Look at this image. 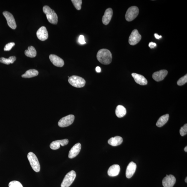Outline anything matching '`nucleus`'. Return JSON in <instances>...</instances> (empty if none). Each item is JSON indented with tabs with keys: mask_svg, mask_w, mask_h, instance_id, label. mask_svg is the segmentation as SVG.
I'll return each mask as SVG.
<instances>
[{
	"mask_svg": "<svg viewBox=\"0 0 187 187\" xmlns=\"http://www.w3.org/2000/svg\"><path fill=\"white\" fill-rule=\"evenodd\" d=\"M97 58L102 64L108 65L111 63L112 56L109 50L103 49L98 51L97 54Z\"/></svg>",
	"mask_w": 187,
	"mask_h": 187,
	"instance_id": "obj_1",
	"label": "nucleus"
},
{
	"mask_svg": "<svg viewBox=\"0 0 187 187\" xmlns=\"http://www.w3.org/2000/svg\"><path fill=\"white\" fill-rule=\"evenodd\" d=\"M43 10L50 23L55 25L57 24L58 16L53 10L51 9L49 6H45L43 7Z\"/></svg>",
	"mask_w": 187,
	"mask_h": 187,
	"instance_id": "obj_2",
	"label": "nucleus"
},
{
	"mask_svg": "<svg viewBox=\"0 0 187 187\" xmlns=\"http://www.w3.org/2000/svg\"><path fill=\"white\" fill-rule=\"evenodd\" d=\"M28 158L32 167L35 172H38L40 170V165L36 155L32 152H29L28 155Z\"/></svg>",
	"mask_w": 187,
	"mask_h": 187,
	"instance_id": "obj_3",
	"label": "nucleus"
},
{
	"mask_svg": "<svg viewBox=\"0 0 187 187\" xmlns=\"http://www.w3.org/2000/svg\"><path fill=\"white\" fill-rule=\"evenodd\" d=\"M68 81L70 84L77 88L83 87L86 83V81L83 78L77 76L70 77Z\"/></svg>",
	"mask_w": 187,
	"mask_h": 187,
	"instance_id": "obj_4",
	"label": "nucleus"
},
{
	"mask_svg": "<svg viewBox=\"0 0 187 187\" xmlns=\"http://www.w3.org/2000/svg\"><path fill=\"white\" fill-rule=\"evenodd\" d=\"M76 173L74 171L68 173L65 176L61 184V187H69L74 181L76 177Z\"/></svg>",
	"mask_w": 187,
	"mask_h": 187,
	"instance_id": "obj_5",
	"label": "nucleus"
},
{
	"mask_svg": "<svg viewBox=\"0 0 187 187\" xmlns=\"http://www.w3.org/2000/svg\"><path fill=\"white\" fill-rule=\"evenodd\" d=\"M139 13V9L137 6H132L128 8L125 15L126 20L128 22L133 21L138 16Z\"/></svg>",
	"mask_w": 187,
	"mask_h": 187,
	"instance_id": "obj_6",
	"label": "nucleus"
},
{
	"mask_svg": "<svg viewBox=\"0 0 187 187\" xmlns=\"http://www.w3.org/2000/svg\"><path fill=\"white\" fill-rule=\"evenodd\" d=\"M75 116L73 115H69L61 118L58 122V125L61 127H66L70 126L73 123Z\"/></svg>",
	"mask_w": 187,
	"mask_h": 187,
	"instance_id": "obj_7",
	"label": "nucleus"
},
{
	"mask_svg": "<svg viewBox=\"0 0 187 187\" xmlns=\"http://www.w3.org/2000/svg\"><path fill=\"white\" fill-rule=\"evenodd\" d=\"M141 39V35L137 30L135 29L132 32L128 39V42L131 46H134L139 42Z\"/></svg>",
	"mask_w": 187,
	"mask_h": 187,
	"instance_id": "obj_8",
	"label": "nucleus"
},
{
	"mask_svg": "<svg viewBox=\"0 0 187 187\" xmlns=\"http://www.w3.org/2000/svg\"><path fill=\"white\" fill-rule=\"evenodd\" d=\"M3 14L5 17L8 26L9 27L13 29H15L17 26L16 24L13 15L7 11L3 12Z\"/></svg>",
	"mask_w": 187,
	"mask_h": 187,
	"instance_id": "obj_9",
	"label": "nucleus"
},
{
	"mask_svg": "<svg viewBox=\"0 0 187 187\" xmlns=\"http://www.w3.org/2000/svg\"><path fill=\"white\" fill-rule=\"evenodd\" d=\"M175 177L172 175H166L163 180V185L164 187H173L176 182Z\"/></svg>",
	"mask_w": 187,
	"mask_h": 187,
	"instance_id": "obj_10",
	"label": "nucleus"
},
{
	"mask_svg": "<svg viewBox=\"0 0 187 187\" xmlns=\"http://www.w3.org/2000/svg\"><path fill=\"white\" fill-rule=\"evenodd\" d=\"M49 59L51 63L55 66L61 67L64 66V62L63 59L56 55L51 54L49 56Z\"/></svg>",
	"mask_w": 187,
	"mask_h": 187,
	"instance_id": "obj_11",
	"label": "nucleus"
},
{
	"mask_svg": "<svg viewBox=\"0 0 187 187\" xmlns=\"http://www.w3.org/2000/svg\"><path fill=\"white\" fill-rule=\"evenodd\" d=\"M36 36L40 40H46L48 38V33L46 28L44 26H42L37 31Z\"/></svg>",
	"mask_w": 187,
	"mask_h": 187,
	"instance_id": "obj_12",
	"label": "nucleus"
},
{
	"mask_svg": "<svg viewBox=\"0 0 187 187\" xmlns=\"http://www.w3.org/2000/svg\"><path fill=\"white\" fill-rule=\"evenodd\" d=\"M69 143V140L68 139H65L61 140H57L53 141L50 145V148L52 150H57L59 149L60 146H63L67 145Z\"/></svg>",
	"mask_w": 187,
	"mask_h": 187,
	"instance_id": "obj_13",
	"label": "nucleus"
},
{
	"mask_svg": "<svg viewBox=\"0 0 187 187\" xmlns=\"http://www.w3.org/2000/svg\"><path fill=\"white\" fill-rule=\"evenodd\" d=\"M168 74V71L166 70H161L153 73V78L156 81H162Z\"/></svg>",
	"mask_w": 187,
	"mask_h": 187,
	"instance_id": "obj_14",
	"label": "nucleus"
},
{
	"mask_svg": "<svg viewBox=\"0 0 187 187\" xmlns=\"http://www.w3.org/2000/svg\"><path fill=\"white\" fill-rule=\"evenodd\" d=\"M113 14V11L112 8H108L106 10L102 19L103 24L107 25L109 24L112 17Z\"/></svg>",
	"mask_w": 187,
	"mask_h": 187,
	"instance_id": "obj_15",
	"label": "nucleus"
},
{
	"mask_svg": "<svg viewBox=\"0 0 187 187\" xmlns=\"http://www.w3.org/2000/svg\"><path fill=\"white\" fill-rule=\"evenodd\" d=\"M81 149V143H76L73 146L70 150L68 157L69 158H73L76 157L79 154Z\"/></svg>",
	"mask_w": 187,
	"mask_h": 187,
	"instance_id": "obj_16",
	"label": "nucleus"
},
{
	"mask_svg": "<svg viewBox=\"0 0 187 187\" xmlns=\"http://www.w3.org/2000/svg\"><path fill=\"white\" fill-rule=\"evenodd\" d=\"M137 165L136 163L132 161L127 167L126 171V176L128 178H131L136 171Z\"/></svg>",
	"mask_w": 187,
	"mask_h": 187,
	"instance_id": "obj_17",
	"label": "nucleus"
},
{
	"mask_svg": "<svg viewBox=\"0 0 187 187\" xmlns=\"http://www.w3.org/2000/svg\"><path fill=\"white\" fill-rule=\"evenodd\" d=\"M132 76L134 78L136 82L138 84L141 85H145L147 84V81L146 78L142 75L133 73H132Z\"/></svg>",
	"mask_w": 187,
	"mask_h": 187,
	"instance_id": "obj_18",
	"label": "nucleus"
},
{
	"mask_svg": "<svg viewBox=\"0 0 187 187\" xmlns=\"http://www.w3.org/2000/svg\"><path fill=\"white\" fill-rule=\"evenodd\" d=\"M120 171V166L118 165H113L110 167L108 170V173L110 176L114 177L117 176Z\"/></svg>",
	"mask_w": 187,
	"mask_h": 187,
	"instance_id": "obj_19",
	"label": "nucleus"
},
{
	"mask_svg": "<svg viewBox=\"0 0 187 187\" xmlns=\"http://www.w3.org/2000/svg\"><path fill=\"white\" fill-rule=\"evenodd\" d=\"M123 142V139L121 137L118 136L111 138L108 140V144L112 146H116L121 145Z\"/></svg>",
	"mask_w": 187,
	"mask_h": 187,
	"instance_id": "obj_20",
	"label": "nucleus"
},
{
	"mask_svg": "<svg viewBox=\"0 0 187 187\" xmlns=\"http://www.w3.org/2000/svg\"><path fill=\"white\" fill-rule=\"evenodd\" d=\"M126 108L121 105H118L116 108V114L117 116L119 118L123 117L126 114Z\"/></svg>",
	"mask_w": 187,
	"mask_h": 187,
	"instance_id": "obj_21",
	"label": "nucleus"
},
{
	"mask_svg": "<svg viewBox=\"0 0 187 187\" xmlns=\"http://www.w3.org/2000/svg\"><path fill=\"white\" fill-rule=\"evenodd\" d=\"M38 74L39 72L37 70L31 69L26 71V73L22 75V77L24 78H31L38 76Z\"/></svg>",
	"mask_w": 187,
	"mask_h": 187,
	"instance_id": "obj_22",
	"label": "nucleus"
},
{
	"mask_svg": "<svg viewBox=\"0 0 187 187\" xmlns=\"http://www.w3.org/2000/svg\"><path fill=\"white\" fill-rule=\"evenodd\" d=\"M169 118V115L166 114L162 116L159 118L156 123V126L158 127H161L167 122Z\"/></svg>",
	"mask_w": 187,
	"mask_h": 187,
	"instance_id": "obj_23",
	"label": "nucleus"
},
{
	"mask_svg": "<svg viewBox=\"0 0 187 187\" xmlns=\"http://www.w3.org/2000/svg\"><path fill=\"white\" fill-rule=\"evenodd\" d=\"M25 54L28 57L34 58L36 56V51L34 47L29 46L28 47V50H25Z\"/></svg>",
	"mask_w": 187,
	"mask_h": 187,
	"instance_id": "obj_24",
	"label": "nucleus"
},
{
	"mask_svg": "<svg viewBox=\"0 0 187 187\" xmlns=\"http://www.w3.org/2000/svg\"><path fill=\"white\" fill-rule=\"evenodd\" d=\"M16 60V57L14 56H11L9 57L8 59L4 58V57H1L0 58V62L4 63L6 65H9L11 63H13Z\"/></svg>",
	"mask_w": 187,
	"mask_h": 187,
	"instance_id": "obj_25",
	"label": "nucleus"
},
{
	"mask_svg": "<svg viewBox=\"0 0 187 187\" xmlns=\"http://www.w3.org/2000/svg\"><path fill=\"white\" fill-rule=\"evenodd\" d=\"M71 1L77 9L78 10L81 9L82 3L81 0H72Z\"/></svg>",
	"mask_w": 187,
	"mask_h": 187,
	"instance_id": "obj_26",
	"label": "nucleus"
},
{
	"mask_svg": "<svg viewBox=\"0 0 187 187\" xmlns=\"http://www.w3.org/2000/svg\"><path fill=\"white\" fill-rule=\"evenodd\" d=\"M187 82V75L180 78L177 82V84L179 86H182L186 83Z\"/></svg>",
	"mask_w": 187,
	"mask_h": 187,
	"instance_id": "obj_27",
	"label": "nucleus"
},
{
	"mask_svg": "<svg viewBox=\"0 0 187 187\" xmlns=\"http://www.w3.org/2000/svg\"><path fill=\"white\" fill-rule=\"evenodd\" d=\"M8 186L9 187H23V185L20 182L16 181L11 182Z\"/></svg>",
	"mask_w": 187,
	"mask_h": 187,
	"instance_id": "obj_28",
	"label": "nucleus"
},
{
	"mask_svg": "<svg viewBox=\"0 0 187 187\" xmlns=\"http://www.w3.org/2000/svg\"><path fill=\"white\" fill-rule=\"evenodd\" d=\"M180 134L182 136H185L187 133V124H185L184 126L180 128Z\"/></svg>",
	"mask_w": 187,
	"mask_h": 187,
	"instance_id": "obj_29",
	"label": "nucleus"
},
{
	"mask_svg": "<svg viewBox=\"0 0 187 187\" xmlns=\"http://www.w3.org/2000/svg\"><path fill=\"white\" fill-rule=\"evenodd\" d=\"M15 45L14 42H11L6 44L4 48V50L5 51H9L12 49V48Z\"/></svg>",
	"mask_w": 187,
	"mask_h": 187,
	"instance_id": "obj_30",
	"label": "nucleus"
},
{
	"mask_svg": "<svg viewBox=\"0 0 187 187\" xmlns=\"http://www.w3.org/2000/svg\"><path fill=\"white\" fill-rule=\"evenodd\" d=\"M78 41L81 44H84L86 43L85 41L84 37L83 35H81L79 36Z\"/></svg>",
	"mask_w": 187,
	"mask_h": 187,
	"instance_id": "obj_31",
	"label": "nucleus"
},
{
	"mask_svg": "<svg viewBox=\"0 0 187 187\" xmlns=\"http://www.w3.org/2000/svg\"><path fill=\"white\" fill-rule=\"evenodd\" d=\"M156 43L151 42H150L149 44V46L151 49H153V48H154L156 46Z\"/></svg>",
	"mask_w": 187,
	"mask_h": 187,
	"instance_id": "obj_32",
	"label": "nucleus"
},
{
	"mask_svg": "<svg viewBox=\"0 0 187 187\" xmlns=\"http://www.w3.org/2000/svg\"><path fill=\"white\" fill-rule=\"evenodd\" d=\"M154 36L156 39H159L160 38H161L162 37L161 36H159V35L157 34V33H155V34H154Z\"/></svg>",
	"mask_w": 187,
	"mask_h": 187,
	"instance_id": "obj_33",
	"label": "nucleus"
},
{
	"mask_svg": "<svg viewBox=\"0 0 187 187\" xmlns=\"http://www.w3.org/2000/svg\"><path fill=\"white\" fill-rule=\"evenodd\" d=\"M96 71L97 72L99 73L101 72V69L98 66L96 68Z\"/></svg>",
	"mask_w": 187,
	"mask_h": 187,
	"instance_id": "obj_34",
	"label": "nucleus"
},
{
	"mask_svg": "<svg viewBox=\"0 0 187 187\" xmlns=\"http://www.w3.org/2000/svg\"><path fill=\"white\" fill-rule=\"evenodd\" d=\"M184 151L185 152H187V146H186L185 147V148H184Z\"/></svg>",
	"mask_w": 187,
	"mask_h": 187,
	"instance_id": "obj_35",
	"label": "nucleus"
},
{
	"mask_svg": "<svg viewBox=\"0 0 187 187\" xmlns=\"http://www.w3.org/2000/svg\"><path fill=\"white\" fill-rule=\"evenodd\" d=\"M185 182H186V183L187 182V177H186V178H185Z\"/></svg>",
	"mask_w": 187,
	"mask_h": 187,
	"instance_id": "obj_36",
	"label": "nucleus"
}]
</instances>
